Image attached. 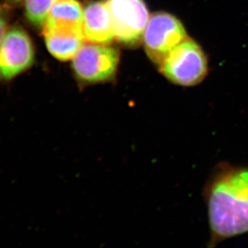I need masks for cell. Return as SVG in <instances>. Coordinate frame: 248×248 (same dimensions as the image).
Segmentation results:
<instances>
[{"label": "cell", "mask_w": 248, "mask_h": 248, "mask_svg": "<svg viewBox=\"0 0 248 248\" xmlns=\"http://www.w3.org/2000/svg\"><path fill=\"white\" fill-rule=\"evenodd\" d=\"M7 25V17L3 10L0 7V45L2 43V39L4 37L6 33V28Z\"/></svg>", "instance_id": "cell-11"}, {"label": "cell", "mask_w": 248, "mask_h": 248, "mask_svg": "<svg viewBox=\"0 0 248 248\" xmlns=\"http://www.w3.org/2000/svg\"><path fill=\"white\" fill-rule=\"evenodd\" d=\"M59 0H26L25 14L27 19L34 26L41 28L47 14Z\"/></svg>", "instance_id": "cell-10"}, {"label": "cell", "mask_w": 248, "mask_h": 248, "mask_svg": "<svg viewBox=\"0 0 248 248\" xmlns=\"http://www.w3.org/2000/svg\"><path fill=\"white\" fill-rule=\"evenodd\" d=\"M83 24L84 11L78 0H59L45 19L43 25L44 35L84 34Z\"/></svg>", "instance_id": "cell-7"}, {"label": "cell", "mask_w": 248, "mask_h": 248, "mask_svg": "<svg viewBox=\"0 0 248 248\" xmlns=\"http://www.w3.org/2000/svg\"><path fill=\"white\" fill-rule=\"evenodd\" d=\"M34 60V47L28 33L21 28H11L0 45V80L14 79L28 70Z\"/></svg>", "instance_id": "cell-6"}, {"label": "cell", "mask_w": 248, "mask_h": 248, "mask_svg": "<svg viewBox=\"0 0 248 248\" xmlns=\"http://www.w3.org/2000/svg\"><path fill=\"white\" fill-rule=\"evenodd\" d=\"M115 39L123 45L135 47L143 40L150 18L144 0H107Z\"/></svg>", "instance_id": "cell-5"}, {"label": "cell", "mask_w": 248, "mask_h": 248, "mask_svg": "<svg viewBox=\"0 0 248 248\" xmlns=\"http://www.w3.org/2000/svg\"><path fill=\"white\" fill-rule=\"evenodd\" d=\"M8 1L12 2H21V1H23V0H8Z\"/></svg>", "instance_id": "cell-12"}, {"label": "cell", "mask_w": 248, "mask_h": 248, "mask_svg": "<svg viewBox=\"0 0 248 248\" xmlns=\"http://www.w3.org/2000/svg\"><path fill=\"white\" fill-rule=\"evenodd\" d=\"M157 67L166 80L183 87L196 86L209 72L207 56L190 37L173 47Z\"/></svg>", "instance_id": "cell-2"}, {"label": "cell", "mask_w": 248, "mask_h": 248, "mask_svg": "<svg viewBox=\"0 0 248 248\" xmlns=\"http://www.w3.org/2000/svg\"><path fill=\"white\" fill-rule=\"evenodd\" d=\"M45 39L50 53L61 61L73 60L85 40L84 34H46Z\"/></svg>", "instance_id": "cell-9"}, {"label": "cell", "mask_w": 248, "mask_h": 248, "mask_svg": "<svg viewBox=\"0 0 248 248\" xmlns=\"http://www.w3.org/2000/svg\"><path fill=\"white\" fill-rule=\"evenodd\" d=\"M119 51L108 45H83L73 58V73L81 86L109 82L117 75Z\"/></svg>", "instance_id": "cell-3"}, {"label": "cell", "mask_w": 248, "mask_h": 248, "mask_svg": "<svg viewBox=\"0 0 248 248\" xmlns=\"http://www.w3.org/2000/svg\"><path fill=\"white\" fill-rule=\"evenodd\" d=\"M84 34L92 44L108 45L114 40L112 18L106 2L96 1L84 9Z\"/></svg>", "instance_id": "cell-8"}, {"label": "cell", "mask_w": 248, "mask_h": 248, "mask_svg": "<svg viewBox=\"0 0 248 248\" xmlns=\"http://www.w3.org/2000/svg\"><path fill=\"white\" fill-rule=\"evenodd\" d=\"M187 37L183 23L177 17L157 12L149 18L142 41L148 57L157 66L173 47Z\"/></svg>", "instance_id": "cell-4"}, {"label": "cell", "mask_w": 248, "mask_h": 248, "mask_svg": "<svg viewBox=\"0 0 248 248\" xmlns=\"http://www.w3.org/2000/svg\"><path fill=\"white\" fill-rule=\"evenodd\" d=\"M211 238L209 248L248 233V167L218 163L203 190Z\"/></svg>", "instance_id": "cell-1"}]
</instances>
